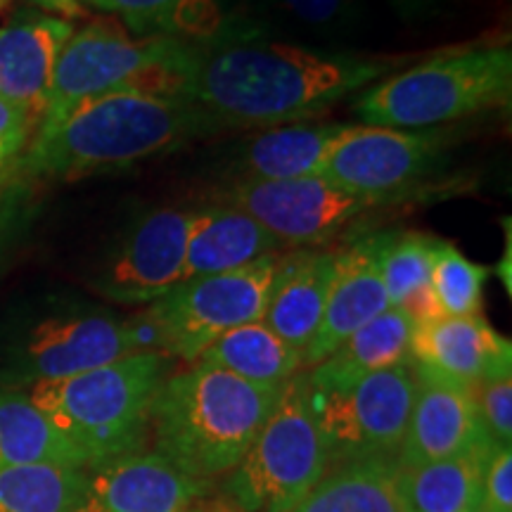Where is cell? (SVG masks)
<instances>
[{"label": "cell", "instance_id": "obj_36", "mask_svg": "<svg viewBox=\"0 0 512 512\" xmlns=\"http://www.w3.org/2000/svg\"><path fill=\"white\" fill-rule=\"evenodd\" d=\"M36 3L53 12H76L83 5V0H36Z\"/></svg>", "mask_w": 512, "mask_h": 512}, {"label": "cell", "instance_id": "obj_20", "mask_svg": "<svg viewBox=\"0 0 512 512\" xmlns=\"http://www.w3.org/2000/svg\"><path fill=\"white\" fill-rule=\"evenodd\" d=\"M280 252L283 245L247 211L230 202H216L192 211L185 278L238 271Z\"/></svg>", "mask_w": 512, "mask_h": 512}, {"label": "cell", "instance_id": "obj_24", "mask_svg": "<svg viewBox=\"0 0 512 512\" xmlns=\"http://www.w3.org/2000/svg\"><path fill=\"white\" fill-rule=\"evenodd\" d=\"M494 453V451H491ZM491 453L437 460L415 467H399L403 512H479L484 503V470Z\"/></svg>", "mask_w": 512, "mask_h": 512}, {"label": "cell", "instance_id": "obj_31", "mask_svg": "<svg viewBox=\"0 0 512 512\" xmlns=\"http://www.w3.org/2000/svg\"><path fill=\"white\" fill-rule=\"evenodd\" d=\"M479 418L496 446L512 441V368L484 377L475 387Z\"/></svg>", "mask_w": 512, "mask_h": 512}, {"label": "cell", "instance_id": "obj_12", "mask_svg": "<svg viewBox=\"0 0 512 512\" xmlns=\"http://www.w3.org/2000/svg\"><path fill=\"white\" fill-rule=\"evenodd\" d=\"M444 138L434 131L356 126L332 145L318 176L349 195L377 204H394L425 183L437 166Z\"/></svg>", "mask_w": 512, "mask_h": 512}, {"label": "cell", "instance_id": "obj_17", "mask_svg": "<svg viewBox=\"0 0 512 512\" xmlns=\"http://www.w3.org/2000/svg\"><path fill=\"white\" fill-rule=\"evenodd\" d=\"M411 361L441 380L475 392L484 377L512 368V344L482 316H444L415 325Z\"/></svg>", "mask_w": 512, "mask_h": 512}, {"label": "cell", "instance_id": "obj_27", "mask_svg": "<svg viewBox=\"0 0 512 512\" xmlns=\"http://www.w3.org/2000/svg\"><path fill=\"white\" fill-rule=\"evenodd\" d=\"M86 489L88 472L79 467H0V512H76Z\"/></svg>", "mask_w": 512, "mask_h": 512}, {"label": "cell", "instance_id": "obj_22", "mask_svg": "<svg viewBox=\"0 0 512 512\" xmlns=\"http://www.w3.org/2000/svg\"><path fill=\"white\" fill-rule=\"evenodd\" d=\"M351 124H299L273 126L259 131L238 157L240 181H290L318 176L332 145Z\"/></svg>", "mask_w": 512, "mask_h": 512}, {"label": "cell", "instance_id": "obj_14", "mask_svg": "<svg viewBox=\"0 0 512 512\" xmlns=\"http://www.w3.org/2000/svg\"><path fill=\"white\" fill-rule=\"evenodd\" d=\"M415 401L406 437L399 448V467H415L437 460L491 453L496 448L479 418L475 392L456 382L441 380L418 366Z\"/></svg>", "mask_w": 512, "mask_h": 512}, {"label": "cell", "instance_id": "obj_19", "mask_svg": "<svg viewBox=\"0 0 512 512\" xmlns=\"http://www.w3.org/2000/svg\"><path fill=\"white\" fill-rule=\"evenodd\" d=\"M337 249H294L280 256L264 323L290 347L304 351L323 320L335 278Z\"/></svg>", "mask_w": 512, "mask_h": 512}, {"label": "cell", "instance_id": "obj_7", "mask_svg": "<svg viewBox=\"0 0 512 512\" xmlns=\"http://www.w3.org/2000/svg\"><path fill=\"white\" fill-rule=\"evenodd\" d=\"M328 467V448L299 373L283 384L226 491L245 512H292Z\"/></svg>", "mask_w": 512, "mask_h": 512}, {"label": "cell", "instance_id": "obj_2", "mask_svg": "<svg viewBox=\"0 0 512 512\" xmlns=\"http://www.w3.org/2000/svg\"><path fill=\"white\" fill-rule=\"evenodd\" d=\"M280 389L283 384H254L207 363L169 375L152 403V451L209 484L245 458Z\"/></svg>", "mask_w": 512, "mask_h": 512}, {"label": "cell", "instance_id": "obj_23", "mask_svg": "<svg viewBox=\"0 0 512 512\" xmlns=\"http://www.w3.org/2000/svg\"><path fill=\"white\" fill-rule=\"evenodd\" d=\"M394 456L342 460L328 467L292 512H403Z\"/></svg>", "mask_w": 512, "mask_h": 512}, {"label": "cell", "instance_id": "obj_26", "mask_svg": "<svg viewBox=\"0 0 512 512\" xmlns=\"http://www.w3.org/2000/svg\"><path fill=\"white\" fill-rule=\"evenodd\" d=\"M38 463L88 470L86 458L38 411L29 394L0 387V467Z\"/></svg>", "mask_w": 512, "mask_h": 512}, {"label": "cell", "instance_id": "obj_28", "mask_svg": "<svg viewBox=\"0 0 512 512\" xmlns=\"http://www.w3.org/2000/svg\"><path fill=\"white\" fill-rule=\"evenodd\" d=\"M437 247L439 238L418 233V230L380 233L377 264H380V278L392 309L401 306L420 287L432 285Z\"/></svg>", "mask_w": 512, "mask_h": 512}, {"label": "cell", "instance_id": "obj_34", "mask_svg": "<svg viewBox=\"0 0 512 512\" xmlns=\"http://www.w3.org/2000/svg\"><path fill=\"white\" fill-rule=\"evenodd\" d=\"M484 512H512V451L496 446L484 470Z\"/></svg>", "mask_w": 512, "mask_h": 512}, {"label": "cell", "instance_id": "obj_8", "mask_svg": "<svg viewBox=\"0 0 512 512\" xmlns=\"http://www.w3.org/2000/svg\"><path fill=\"white\" fill-rule=\"evenodd\" d=\"M280 256H264L238 271L185 278L152 302L140 316L150 325L157 354L195 363L228 330L264 318Z\"/></svg>", "mask_w": 512, "mask_h": 512}, {"label": "cell", "instance_id": "obj_16", "mask_svg": "<svg viewBox=\"0 0 512 512\" xmlns=\"http://www.w3.org/2000/svg\"><path fill=\"white\" fill-rule=\"evenodd\" d=\"M377 249H380V233H370L351 242L349 247L337 249L328 304L316 335L304 351V368L318 366L356 330L392 309L380 278Z\"/></svg>", "mask_w": 512, "mask_h": 512}, {"label": "cell", "instance_id": "obj_11", "mask_svg": "<svg viewBox=\"0 0 512 512\" xmlns=\"http://www.w3.org/2000/svg\"><path fill=\"white\" fill-rule=\"evenodd\" d=\"M259 221L283 249H325L382 204L361 200L323 176L238 181L223 197Z\"/></svg>", "mask_w": 512, "mask_h": 512}, {"label": "cell", "instance_id": "obj_37", "mask_svg": "<svg viewBox=\"0 0 512 512\" xmlns=\"http://www.w3.org/2000/svg\"><path fill=\"white\" fill-rule=\"evenodd\" d=\"M12 5V0H0V15H5V10H8Z\"/></svg>", "mask_w": 512, "mask_h": 512}, {"label": "cell", "instance_id": "obj_4", "mask_svg": "<svg viewBox=\"0 0 512 512\" xmlns=\"http://www.w3.org/2000/svg\"><path fill=\"white\" fill-rule=\"evenodd\" d=\"M169 375V356L138 351L88 373L31 384L29 399L91 470L145 451L152 403Z\"/></svg>", "mask_w": 512, "mask_h": 512}, {"label": "cell", "instance_id": "obj_32", "mask_svg": "<svg viewBox=\"0 0 512 512\" xmlns=\"http://www.w3.org/2000/svg\"><path fill=\"white\" fill-rule=\"evenodd\" d=\"M192 0H83L88 8L110 12L136 31L138 38H150L155 31L166 36L176 12Z\"/></svg>", "mask_w": 512, "mask_h": 512}, {"label": "cell", "instance_id": "obj_5", "mask_svg": "<svg viewBox=\"0 0 512 512\" xmlns=\"http://www.w3.org/2000/svg\"><path fill=\"white\" fill-rule=\"evenodd\" d=\"M512 100L510 46H467L446 50L389 74L356 100V117L366 126L430 131L491 110Z\"/></svg>", "mask_w": 512, "mask_h": 512}, {"label": "cell", "instance_id": "obj_13", "mask_svg": "<svg viewBox=\"0 0 512 512\" xmlns=\"http://www.w3.org/2000/svg\"><path fill=\"white\" fill-rule=\"evenodd\" d=\"M192 211L162 207L126 230L100 273L95 292L126 306H150L185 280V247H188Z\"/></svg>", "mask_w": 512, "mask_h": 512}, {"label": "cell", "instance_id": "obj_10", "mask_svg": "<svg viewBox=\"0 0 512 512\" xmlns=\"http://www.w3.org/2000/svg\"><path fill=\"white\" fill-rule=\"evenodd\" d=\"M138 354L131 318L102 309H64L36 320L10 347L0 382L10 387L64 380Z\"/></svg>", "mask_w": 512, "mask_h": 512}, {"label": "cell", "instance_id": "obj_35", "mask_svg": "<svg viewBox=\"0 0 512 512\" xmlns=\"http://www.w3.org/2000/svg\"><path fill=\"white\" fill-rule=\"evenodd\" d=\"M387 3L406 24L430 22L446 8V0H387Z\"/></svg>", "mask_w": 512, "mask_h": 512}, {"label": "cell", "instance_id": "obj_6", "mask_svg": "<svg viewBox=\"0 0 512 512\" xmlns=\"http://www.w3.org/2000/svg\"><path fill=\"white\" fill-rule=\"evenodd\" d=\"M185 50L188 43L178 38H138L110 19H95L72 31L55 62L36 133L53 131L74 110L102 95L138 91L176 98Z\"/></svg>", "mask_w": 512, "mask_h": 512}, {"label": "cell", "instance_id": "obj_9", "mask_svg": "<svg viewBox=\"0 0 512 512\" xmlns=\"http://www.w3.org/2000/svg\"><path fill=\"white\" fill-rule=\"evenodd\" d=\"M306 396L330 465L368 456L396 458L415 401L413 361L363 377L342 392H320L306 384Z\"/></svg>", "mask_w": 512, "mask_h": 512}, {"label": "cell", "instance_id": "obj_3", "mask_svg": "<svg viewBox=\"0 0 512 512\" xmlns=\"http://www.w3.org/2000/svg\"><path fill=\"white\" fill-rule=\"evenodd\" d=\"M214 131L181 98L119 91L81 105L53 131L36 133L22 164L34 176L81 178L126 169Z\"/></svg>", "mask_w": 512, "mask_h": 512}, {"label": "cell", "instance_id": "obj_15", "mask_svg": "<svg viewBox=\"0 0 512 512\" xmlns=\"http://www.w3.org/2000/svg\"><path fill=\"white\" fill-rule=\"evenodd\" d=\"M88 489L76 512H188L207 494L197 482L155 451H140L91 467Z\"/></svg>", "mask_w": 512, "mask_h": 512}, {"label": "cell", "instance_id": "obj_18", "mask_svg": "<svg viewBox=\"0 0 512 512\" xmlns=\"http://www.w3.org/2000/svg\"><path fill=\"white\" fill-rule=\"evenodd\" d=\"M74 27L50 12H22L0 27V98L41 121L60 50Z\"/></svg>", "mask_w": 512, "mask_h": 512}, {"label": "cell", "instance_id": "obj_33", "mask_svg": "<svg viewBox=\"0 0 512 512\" xmlns=\"http://www.w3.org/2000/svg\"><path fill=\"white\" fill-rule=\"evenodd\" d=\"M36 128L34 114L0 98V171L31 143Z\"/></svg>", "mask_w": 512, "mask_h": 512}, {"label": "cell", "instance_id": "obj_29", "mask_svg": "<svg viewBox=\"0 0 512 512\" xmlns=\"http://www.w3.org/2000/svg\"><path fill=\"white\" fill-rule=\"evenodd\" d=\"M489 268L475 264L451 242L439 240L432 271V290L444 316H482Z\"/></svg>", "mask_w": 512, "mask_h": 512}, {"label": "cell", "instance_id": "obj_21", "mask_svg": "<svg viewBox=\"0 0 512 512\" xmlns=\"http://www.w3.org/2000/svg\"><path fill=\"white\" fill-rule=\"evenodd\" d=\"M413 330L415 323L406 313L387 309L313 366L304 380L320 392H342L363 377L411 363Z\"/></svg>", "mask_w": 512, "mask_h": 512}, {"label": "cell", "instance_id": "obj_25", "mask_svg": "<svg viewBox=\"0 0 512 512\" xmlns=\"http://www.w3.org/2000/svg\"><path fill=\"white\" fill-rule=\"evenodd\" d=\"M195 363H207L254 384L280 387L299 375L304 356L275 335L264 320H252L221 335Z\"/></svg>", "mask_w": 512, "mask_h": 512}, {"label": "cell", "instance_id": "obj_1", "mask_svg": "<svg viewBox=\"0 0 512 512\" xmlns=\"http://www.w3.org/2000/svg\"><path fill=\"white\" fill-rule=\"evenodd\" d=\"M406 57L335 53L297 43L228 36L188 46L176 98L195 105L216 131L316 121L337 102L373 86Z\"/></svg>", "mask_w": 512, "mask_h": 512}, {"label": "cell", "instance_id": "obj_30", "mask_svg": "<svg viewBox=\"0 0 512 512\" xmlns=\"http://www.w3.org/2000/svg\"><path fill=\"white\" fill-rule=\"evenodd\" d=\"M287 15L323 36H351L361 27L363 8L358 0H278Z\"/></svg>", "mask_w": 512, "mask_h": 512}, {"label": "cell", "instance_id": "obj_38", "mask_svg": "<svg viewBox=\"0 0 512 512\" xmlns=\"http://www.w3.org/2000/svg\"><path fill=\"white\" fill-rule=\"evenodd\" d=\"M479 512H484V510H479Z\"/></svg>", "mask_w": 512, "mask_h": 512}]
</instances>
